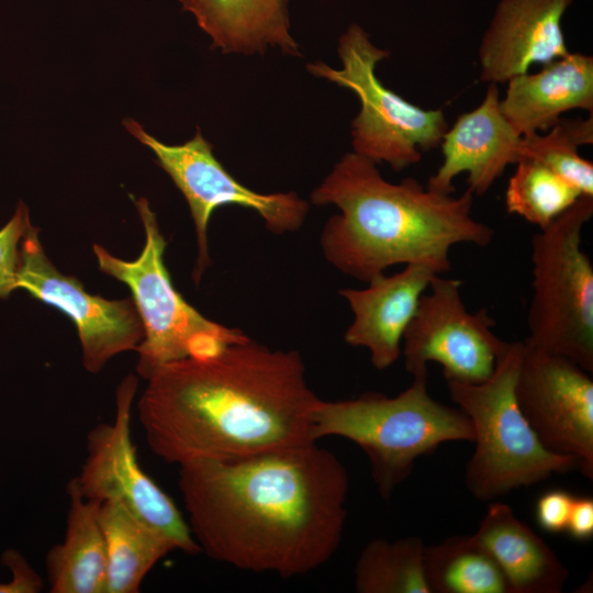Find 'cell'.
I'll return each mask as SVG.
<instances>
[{"label": "cell", "mask_w": 593, "mask_h": 593, "mask_svg": "<svg viewBox=\"0 0 593 593\" xmlns=\"http://www.w3.org/2000/svg\"><path fill=\"white\" fill-rule=\"evenodd\" d=\"M38 233L31 223L21 239L16 288L71 318L80 339L82 363L89 372H99L118 354L136 350L144 327L134 300H108L87 292L76 277L54 266Z\"/></svg>", "instance_id": "12"}, {"label": "cell", "mask_w": 593, "mask_h": 593, "mask_svg": "<svg viewBox=\"0 0 593 593\" xmlns=\"http://www.w3.org/2000/svg\"><path fill=\"white\" fill-rule=\"evenodd\" d=\"M223 53L251 55L278 47L301 56L291 35L289 0H178Z\"/></svg>", "instance_id": "19"}, {"label": "cell", "mask_w": 593, "mask_h": 593, "mask_svg": "<svg viewBox=\"0 0 593 593\" xmlns=\"http://www.w3.org/2000/svg\"><path fill=\"white\" fill-rule=\"evenodd\" d=\"M515 165L505 192L507 212L519 215L539 230L582 197L571 183L535 160L523 158Z\"/></svg>", "instance_id": "25"}, {"label": "cell", "mask_w": 593, "mask_h": 593, "mask_svg": "<svg viewBox=\"0 0 593 593\" xmlns=\"http://www.w3.org/2000/svg\"><path fill=\"white\" fill-rule=\"evenodd\" d=\"M519 409L550 451L574 458L593 478V380L571 359L523 340L515 383Z\"/></svg>", "instance_id": "13"}, {"label": "cell", "mask_w": 593, "mask_h": 593, "mask_svg": "<svg viewBox=\"0 0 593 593\" xmlns=\"http://www.w3.org/2000/svg\"><path fill=\"white\" fill-rule=\"evenodd\" d=\"M424 566L430 593H512L504 573L473 535H452L425 546Z\"/></svg>", "instance_id": "22"}, {"label": "cell", "mask_w": 593, "mask_h": 593, "mask_svg": "<svg viewBox=\"0 0 593 593\" xmlns=\"http://www.w3.org/2000/svg\"><path fill=\"white\" fill-rule=\"evenodd\" d=\"M437 275L432 265L414 262L392 276L373 278L365 289H340L354 313L345 342L368 349L376 369L392 366L400 358L403 334L418 301Z\"/></svg>", "instance_id": "16"}, {"label": "cell", "mask_w": 593, "mask_h": 593, "mask_svg": "<svg viewBox=\"0 0 593 593\" xmlns=\"http://www.w3.org/2000/svg\"><path fill=\"white\" fill-rule=\"evenodd\" d=\"M376 165L347 153L311 192L313 204L340 210L325 223L320 240L337 270L366 283L400 264L432 265L443 275L450 270L452 246L491 244L494 231L472 217L468 189L454 197L414 178L392 183Z\"/></svg>", "instance_id": "3"}, {"label": "cell", "mask_w": 593, "mask_h": 593, "mask_svg": "<svg viewBox=\"0 0 593 593\" xmlns=\"http://www.w3.org/2000/svg\"><path fill=\"white\" fill-rule=\"evenodd\" d=\"M64 539L47 552L45 567L52 593H105L107 548L99 523L100 503L86 499L72 478Z\"/></svg>", "instance_id": "20"}, {"label": "cell", "mask_w": 593, "mask_h": 593, "mask_svg": "<svg viewBox=\"0 0 593 593\" xmlns=\"http://www.w3.org/2000/svg\"><path fill=\"white\" fill-rule=\"evenodd\" d=\"M566 532L578 541H588L593 537L592 497L574 496Z\"/></svg>", "instance_id": "28"}, {"label": "cell", "mask_w": 593, "mask_h": 593, "mask_svg": "<svg viewBox=\"0 0 593 593\" xmlns=\"http://www.w3.org/2000/svg\"><path fill=\"white\" fill-rule=\"evenodd\" d=\"M427 374L396 396L367 392L355 399L323 401L313 414L312 438L339 436L358 445L371 465V475L389 499L413 471L415 461L447 441H473L469 417L458 407L434 400Z\"/></svg>", "instance_id": "4"}, {"label": "cell", "mask_w": 593, "mask_h": 593, "mask_svg": "<svg viewBox=\"0 0 593 593\" xmlns=\"http://www.w3.org/2000/svg\"><path fill=\"white\" fill-rule=\"evenodd\" d=\"M145 245L139 257L126 261L93 245L102 272L125 283L137 307L144 338L136 348V370L145 380L164 363L184 358L215 356L230 345L250 339L243 331L231 328L203 316L172 284L164 261L166 240L148 200H135Z\"/></svg>", "instance_id": "6"}, {"label": "cell", "mask_w": 593, "mask_h": 593, "mask_svg": "<svg viewBox=\"0 0 593 593\" xmlns=\"http://www.w3.org/2000/svg\"><path fill=\"white\" fill-rule=\"evenodd\" d=\"M136 390L134 374L126 376L118 385L114 418L89 430L86 458L75 480L86 499L100 504L118 502L168 536L178 550L200 553L187 519L138 462L131 435Z\"/></svg>", "instance_id": "10"}, {"label": "cell", "mask_w": 593, "mask_h": 593, "mask_svg": "<svg viewBox=\"0 0 593 593\" xmlns=\"http://www.w3.org/2000/svg\"><path fill=\"white\" fill-rule=\"evenodd\" d=\"M30 224L29 209L19 201L12 217L0 228V299L18 289L19 246Z\"/></svg>", "instance_id": "26"}, {"label": "cell", "mask_w": 593, "mask_h": 593, "mask_svg": "<svg viewBox=\"0 0 593 593\" xmlns=\"http://www.w3.org/2000/svg\"><path fill=\"white\" fill-rule=\"evenodd\" d=\"M425 544L418 536L377 538L361 550L354 570L359 593H430L424 566Z\"/></svg>", "instance_id": "23"}, {"label": "cell", "mask_w": 593, "mask_h": 593, "mask_svg": "<svg viewBox=\"0 0 593 593\" xmlns=\"http://www.w3.org/2000/svg\"><path fill=\"white\" fill-rule=\"evenodd\" d=\"M573 500L571 493L561 489L545 492L535 507L537 524L550 534L566 532Z\"/></svg>", "instance_id": "27"}, {"label": "cell", "mask_w": 593, "mask_h": 593, "mask_svg": "<svg viewBox=\"0 0 593 593\" xmlns=\"http://www.w3.org/2000/svg\"><path fill=\"white\" fill-rule=\"evenodd\" d=\"M389 54L353 23L338 42L340 69L323 61L306 68L357 94L360 110L351 122L354 153L374 164L387 163L399 172L417 164L423 152L439 147L449 126L441 109H423L383 86L376 67Z\"/></svg>", "instance_id": "8"}, {"label": "cell", "mask_w": 593, "mask_h": 593, "mask_svg": "<svg viewBox=\"0 0 593 593\" xmlns=\"http://www.w3.org/2000/svg\"><path fill=\"white\" fill-rule=\"evenodd\" d=\"M500 109L521 136L548 131L564 112L593 113V57L569 53L534 74L511 78Z\"/></svg>", "instance_id": "17"}, {"label": "cell", "mask_w": 593, "mask_h": 593, "mask_svg": "<svg viewBox=\"0 0 593 593\" xmlns=\"http://www.w3.org/2000/svg\"><path fill=\"white\" fill-rule=\"evenodd\" d=\"M178 486L201 552L243 571L303 575L343 539L348 474L317 443L190 461L179 466Z\"/></svg>", "instance_id": "1"}, {"label": "cell", "mask_w": 593, "mask_h": 593, "mask_svg": "<svg viewBox=\"0 0 593 593\" xmlns=\"http://www.w3.org/2000/svg\"><path fill=\"white\" fill-rule=\"evenodd\" d=\"M98 517L107 548L105 593H137L149 571L178 550L168 536L118 502L101 503Z\"/></svg>", "instance_id": "21"}, {"label": "cell", "mask_w": 593, "mask_h": 593, "mask_svg": "<svg viewBox=\"0 0 593 593\" xmlns=\"http://www.w3.org/2000/svg\"><path fill=\"white\" fill-rule=\"evenodd\" d=\"M473 537L495 560L512 593L563 591L568 568L510 505L492 502Z\"/></svg>", "instance_id": "18"}, {"label": "cell", "mask_w": 593, "mask_h": 593, "mask_svg": "<svg viewBox=\"0 0 593 593\" xmlns=\"http://www.w3.org/2000/svg\"><path fill=\"white\" fill-rule=\"evenodd\" d=\"M592 143L593 114L586 120L560 119L545 134L523 136L521 159L546 166L582 195L593 197V164L578 152L579 146Z\"/></svg>", "instance_id": "24"}, {"label": "cell", "mask_w": 593, "mask_h": 593, "mask_svg": "<svg viewBox=\"0 0 593 593\" xmlns=\"http://www.w3.org/2000/svg\"><path fill=\"white\" fill-rule=\"evenodd\" d=\"M522 138L500 109L497 85L489 83L482 102L460 114L444 134V159L427 188L452 193V180L467 172L468 190L485 194L506 167L521 159Z\"/></svg>", "instance_id": "15"}, {"label": "cell", "mask_w": 593, "mask_h": 593, "mask_svg": "<svg viewBox=\"0 0 593 593\" xmlns=\"http://www.w3.org/2000/svg\"><path fill=\"white\" fill-rule=\"evenodd\" d=\"M125 128L156 156L157 164L170 176L186 198L195 226L198 259L193 280L199 283L211 259L208 226L213 211L238 205L255 211L276 235L295 232L306 220L309 202L295 192L260 193L236 180L215 158L213 146L197 128L181 145H167L133 119L123 120Z\"/></svg>", "instance_id": "9"}, {"label": "cell", "mask_w": 593, "mask_h": 593, "mask_svg": "<svg viewBox=\"0 0 593 593\" xmlns=\"http://www.w3.org/2000/svg\"><path fill=\"white\" fill-rule=\"evenodd\" d=\"M523 340L507 342L491 377L480 383L446 380L451 400L469 417L474 452L465 483L480 501H493L513 490L579 469L569 456L548 450L522 413L515 383Z\"/></svg>", "instance_id": "5"}, {"label": "cell", "mask_w": 593, "mask_h": 593, "mask_svg": "<svg viewBox=\"0 0 593 593\" xmlns=\"http://www.w3.org/2000/svg\"><path fill=\"white\" fill-rule=\"evenodd\" d=\"M137 402L150 450L184 465L240 459L312 443L320 398L296 350L248 339L215 356L164 363Z\"/></svg>", "instance_id": "2"}, {"label": "cell", "mask_w": 593, "mask_h": 593, "mask_svg": "<svg viewBox=\"0 0 593 593\" xmlns=\"http://www.w3.org/2000/svg\"><path fill=\"white\" fill-rule=\"evenodd\" d=\"M593 215L582 195L532 239L533 294L527 314L529 345L567 357L593 372V266L581 247Z\"/></svg>", "instance_id": "7"}, {"label": "cell", "mask_w": 593, "mask_h": 593, "mask_svg": "<svg viewBox=\"0 0 593 593\" xmlns=\"http://www.w3.org/2000/svg\"><path fill=\"white\" fill-rule=\"evenodd\" d=\"M460 288V280L437 275L422 294L401 345L413 377L427 374L428 362L439 363L446 380L480 383L493 373L507 342L493 333L485 307L467 310Z\"/></svg>", "instance_id": "11"}, {"label": "cell", "mask_w": 593, "mask_h": 593, "mask_svg": "<svg viewBox=\"0 0 593 593\" xmlns=\"http://www.w3.org/2000/svg\"><path fill=\"white\" fill-rule=\"evenodd\" d=\"M573 0H500L479 46L480 79L506 83L570 53L562 19Z\"/></svg>", "instance_id": "14"}]
</instances>
